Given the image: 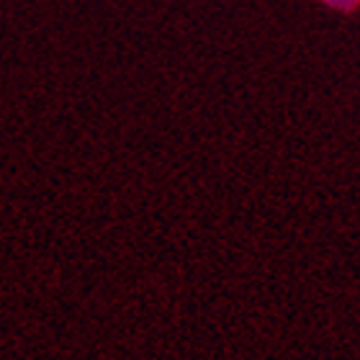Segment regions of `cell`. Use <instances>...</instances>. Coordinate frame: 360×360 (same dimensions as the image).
<instances>
[{"instance_id": "obj_1", "label": "cell", "mask_w": 360, "mask_h": 360, "mask_svg": "<svg viewBox=\"0 0 360 360\" xmlns=\"http://www.w3.org/2000/svg\"><path fill=\"white\" fill-rule=\"evenodd\" d=\"M322 3L332 11H355L360 6V0H322Z\"/></svg>"}]
</instances>
